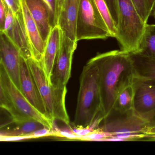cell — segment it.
Segmentation results:
<instances>
[{
  "label": "cell",
  "mask_w": 155,
  "mask_h": 155,
  "mask_svg": "<svg viewBox=\"0 0 155 155\" xmlns=\"http://www.w3.org/2000/svg\"><path fill=\"white\" fill-rule=\"evenodd\" d=\"M99 69V85L103 119L113 109L116 92L121 81L134 73L130 54L115 50L92 58Z\"/></svg>",
  "instance_id": "cell-1"
},
{
  "label": "cell",
  "mask_w": 155,
  "mask_h": 155,
  "mask_svg": "<svg viewBox=\"0 0 155 155\" xmlns=\"http://www.w3.org/2000/svg\"><path fill=\"white\" fill-rule=\"evenodd\" d=\"M80 79V87L73 127H84L97 118L102 117L99 85V69L91 59L84 66Z\"/></svg>",
  "instance_id": "cell-2"
},
{
  "label": "cell",
  "mask_w": 155,
  "mask_h": 155,
  "mask_svg": "<svg viewBox=\"0 0 155 155\" xmlns=\"http://www.w3.org/2000/svg\"><path fill=\"white\" fill-rule=\"evenodd\" d=\"M147 24L132 0H118V20L115 38L120 50L129 54L137 53Z\"/></svg>",
  "instance_id": "cell-3"
},
{
  "label": "cell",
  "mask_w": 155,
  "mask_h": 155,
  "mask_svg": "<svg viewBox=\"0 0 155 155\" xmlns=\"http://www.w3.org/2000/svg\"><path fill=\"white\" fill-rule=\"evenodd\" d=\"M27 61L45 105L48 117L53 122L58 120L69 125L66 107L67 87H54L49 81L40 62L33 58Z\"/></svg>",
  "instance_id": "cell-4"
},
{
  "label": "cell",
  "mask_w": 155,
  "mask_h": 155,
  "mask_svg": "<svg viewBox=\"0 0 155 155\" xmlns=\"http://www.w3.org/2000/svg\"><path fill=\"white\" fill-rule=\"evenodd\" d=\"M102 121L103 125L99 127V129L107 132L110 137L122 141L138 139L150 135V125L136 115L133 110L125 112L112 110Z\"/></svg>",
  "instance_id": "cell-5"
},
{
  "label": "cell",
  "mask_w": 155,
  "mask_h": 155,
  "mask_svg": "<svg viewBox=\"0 0 155 155\" xmlns=\"http://www.w3.org/2000/svg\"><path fill=\"white\" fill-rule=\"evenodd\" d=\"M0 87L2 88L8 97L16 112V117L13 123L17 124L34 120L53 129L54 122L38 111L29 102L1 64H0Z\"/></svg>",
  "instance_id": "cell-6"
},
{
  "label": "cell",
  "mask_w": 155,
  "mask_h": 155,
  "mask_svg": "<svg viewBox=\"0 0 155 155\" xmlns=\"http://www.w3.org/2000/svg\"><path fill=\"white\" fill-rule=\"evenodd\" d=\"M76 41L112 38L94 0H81L76 28Z\"/></svg>",
  "instance_id": "cell-7"
},
{
  "label": "cell",
  "mask_w": 155,
  "mask_h": 155,
  "mask_svg": "<svg viewBox=\"0 0 155 155\" xmlns=\"http://www.w3.org/2000/svg\"><path fill=\"white\" fill-rule=\"evenodd\" d=\"M133 110L136 115L155 128V80L134 74Z\"/></svg>",
  "instance_id": "cell-8"
},
{
  "label": "cell",
  "mask_w": 155,
  "mask_h": 155,
  "mask_svg": "<svg viewBox=\"0 0 155 155\" xmlns=\"http://www.w3.org/2000/svg\"><path fill=\"white\" fill-rule=\"evenodd\" d=\"M78 41L72 40L62 32L61 42L51 75V85L58 88L66 87L71 75L73 55Z\"/></svg>",
  "instance_id": "cell-9"
},
{
  "label": "cell",
  "mask_w": 155,
  "mask_h": 155,
  "mask_svg": "<svg viewBox=\"0 0 155 155\" xmlns=\"http://www.w3.org/2000/svg\"><path fill=\"white\" fill-rule=\"evenodd\" d=\"M21 55L18 48L3 31H0V64L20 90V66Z\"/></svg>",
  "instance_id": "cell-10"
},
{
  "label": "cell",
  "mask_w": 155,
  "mask_h": 155,
  "mask_svg": "<svg viewBox=\"0 0 155 155\" xmlns=\"http://www.w3.org/2000/svg\"><path fill=\"white\" fill-rule=\"evenodd\" d=\"M20 82L21 93L38 111L48 117L45 105L31 71L28 61L22 56L20 66Z\"/></svg>",
  "instance_id": "cell-11"
},
{
  "label": "cell",
  "mask_w": 155,
  "mask_h": 155,
  "mask_svg": "<svg viewBox=\"0 0 155 155\" xmlns=\"http://www.w3.org/2000/svg\"><path fill=\"white\" fill-rule=\"evenodd\" d=\"M4 32L20 51L21 56L25 59L33 58L26 26L22 9L14 14V20L9 26L5 27Z\"/></svg>",
  "instance_id": "cell-12"
},
{
  "label": "cell",
  "mask_w": 155,
  "mask_h": 155,
  "mask_svg": "<svg viewBox=\"0 0 155 155\" xmlns=\"http://www.w3.org/2000/svg\"><path fill=\"white\" fill-rule=\"evenodd\" d=\"M41 35L46 42L52 29L50 11L44 0H24Z\"/></svg>",
  "instance_id": "cell-13"
},
{
  "label": "cell",
  "mask_w": 155,
  "mask_h": 155,
  "mask_svg": "<svg viewBox=\"0 0 155 155\" xmlns=\"http://www.w3.org/2000/svg\"><path fill=\"white\" fill-rule=\"evenodd\" d=\"M21 9L32 57L41 62L45 50L46 42L42 39L24 0L21 1Z\"/></svg>",
  "instance_id": "cell-14"
},
{
  "label": "cell",
  "mask_w": 155,
  "mask_h": 155,
  "mask_svg": "<svg viewBox=\"0 0 155 155\" xmlns=\"http://www.w3.org/2000/svg\"><path fill=\"white\" fill-rule=\"evenodd\" d=\"M62 34V30L58 25H56L52 28L46 41L45 50L41 62L51 84V75L60 47Z\"/></svg>",
  "instance_id": "cell-15"
},
{
  "label": "cell",
  "mask_w": 155,
  "mask_h": 155,
  "mask_svg": "<svg viewBox=\"0 0 155 155\" xmlns=\"http://www.w3.org/2000/svg\"><path fill=\"white\" fill-rule=\"evenodd\" d=\"M80 2L81 0H64L57 25L65 36L76 41V22Z\"/></svg>",
  "instance_id": "cell-16"
},
{
  "label": "cell",
  "mask_w": 155,
  "mask_h": 155,
  "mask_svg": "<svg viewBox=\"0 0 155 155\" xmlns=\"http://www.w3.org/2000/svg\"><path fill=\"white\" fill-rule=\"evenodd\" d=\"M134 78V72L126 77L120 83L116 92L113 109L120 112L133 110Z\"/></svg>",
  "instance_id": "cell-17"
},
{
  "label": "cell",
  "mask_w": 155,
  "mask_h": 155,
  "mask_svg": "<svg viewBox=\"0 0 155 155\" xmlns=\"http://www.w3.org/2000/svg\"><path fill=\"white\" fill-rule=\"evenodd\" d=\"M134 74L142 78L155 80V58L138 53L130 54Z\"/></svg>",
  "instance_id": "cell-18"
},
{
  "label": "cell",
  "mask_w": 155,
  "mask_h": 155,
  "mask_svg": "<svg viewBox=\"0 0 155 155\" xmlns=\"http://www.w3.org/2000/svg\"><path fill=\"white\" fill-rule=\"evenodd\" d=\"M17 125L13 128L1 130L0 137L29 135L35 130L46 127L42 123L34 120L19 123Z\"/></svg>",
  "instance_id": "cell-19"
},
{
  "label": "cell",
  "mask_w": 155,
  "mask_h": 155,
  "mask_svg": "<svg viewBox=\"0 0 155 155\" xmlns=\"http://www.w3.org/2000/svg\"><path fill=\"white\" fill-rule=\"evenodd\" d=\"M137 53L155 58V24H147L140 48Z\"/></svg>",
  "instance_id": "cell-20"
},
{
  "label": "cell",
  "mask_w": 155,
  "mask_h": 155,
  "mask_svg": "<svg viewBox=\"0 0 155 155\" xmlns=\"http://www.w3.org/2000/svg\"><path fill=\"white\" fill-rule=\"evenodd\" d=\"M97 8L107 27L112 38H115L117 27L105 0H94Z\"/></svg>",
  "instance_id": "cell-21"
},
{
  "label": "cell",
  "mask_w": 155,
  "mask_h": 155,
  "mask_svg": "<svg viewBox=\"0 0 155 155\" xmlns=\"http://www.w3.org/2000/svg\"><path fill=\"white\" fill-rule=\"evenodd\" d=\"M138 12L147 23L155 7V0H132Z\"/></svg>",
  "instance_id": "cell-22"
},
{
  "label": "cell",
  "mask_w": 155,
  "mask_h": 155,
  "mask_svg": "<svg viewBox=\"0 0 155 155\" xmlns=\"http://www.w3.org/2000/svg\"><path fill=\"white\" fill-rule=\"evenodd\" d=\"M56 126H57L55 125L54 122L53 130L55 132V137H65L68 139L81 140L82 137L74 133L71 130V127L70 125H68L67 127L61 128Z\"/></svg>",
  "instance_id": "cell-23"
},
{
  "label": "cell",
  "mask_w": 155,
  "mask_h": 155,
  "mask_svg": "<svg viewBox=\"0 0 155 155\" xmlns=\"http://www.w3.org/2000/svg\"><path fill=\"white\" fill-rule=\"evenodd\" d=\"M117 26L118 20V0H105Z\"/></svg>",
  "instance_id": "cell-24"
},
{
  "label": "cell",
  "mask_w": 155,
  "mask_h": 155,
  "mask_svg": "<svg viewBox=\"0 0 155 155\" xmlns=\"http://www.w3.org/2000/svg\"><path fill=\"white\" fill-rule=\"evenodd\" d=\"M8 6L5 0H0V31H2L6 17L9 10Z\"/></svg>",
  "instance_id": "cell-25"
},
{
  "label": "cell",
  "mask_w": 155,
  "mask_h": 155,
  "mask_svg": "<svg viewBox=\"0 0 155 155\" xmlns=\"http://www.w3.org/2000/svg\"><path fill=\"white\" fill-rule=\"evenodd\" d=\"M31 135L33 136L34 138L42 137L55 136V132L53 129H51L47 127H44L42 128L39 129L32 132Z\"/></svg>",
  "instance_id": "cell-26"
},
{
  "label": "cell",
  "mask_w": 155,
  "mask_h": 155,
  "mask_svg": "<svg viewBox=\"0 0 155 155\" xmlns=\"http://www.w3.org/2000/svg\"><path fill=\"white\" fill-rule=\"evenodd\" d=\"M48 7L51 16V23L52 28L55 26V13L57 0H44Z\"/></svg>",
  "instance_id": "cell-27"
},
{
  "label": "cell",
  "mask_w": 155,
  "mask_h": 155,
  "mask_svg": "<svg viewBox=\"0 0 155 155\" xmlns=\"http://www.w3.org/2000/svg\"><path fill=\"white\" fill-rule=\"evenodd\" d=\"M33 138H34V137L31 135L25 136H7L0 137V140L1 141H17Z\"/></svg>",
  "instance_id": "cell-28"
},
{
  "label": "cell",
  "mask_w": 155,
  "mask_h": 155,
  "mask_svg": "<svg viewBox=\"0 0 155 155\" xmlns=\"http://www.w3.org/2000/svg\"><path fill=\"white\" fill-rule=\"evenodd\" d=\"M5 1L14 14L21 10L22 0H5Z\"/></svg>",
  "instance_id": "cell-29"
},
{
  "label": "cell",
  "mask_w": 155,
  "mask_h": 155,
  "mask_svg": "<svg viewBox=\"0 0 155 155\" xmlns=\"http://www.w3.org/2000/svg\"><path fill=\"white\" fill-rule=\"evenodd\" d=\"M64 0H57L56 1V9L55 13V26L58 25V20L62 8Z\"/></svg>",
  "instance_id": "cell-30"
},
{
  "label": "cell",
  "mask_w": 155,
  "mask_h": 155,
  "mask_svg": "<svg viewBox=\"0 0 155 155\" xmlns=\"http://www.w3.org/2000/svg\"><path fill=\"white\" fill-rule=\"evenodd\" d=\"M152 15H153V18H154V19H155V7L154 8V10H153V12H152Z\"/></svg>",
  "instance_id": "cell-31"
}]
</instances>
